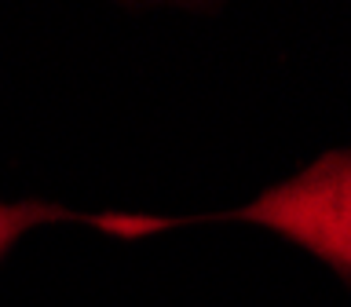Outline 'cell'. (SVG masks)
<instances>
[{
    "label": "cell",
    "mask_w": 351,
    "mask_h": 307,
    "mask_svg": "<svg viewBox=\"0 0 351 307\" xmlns=\"http://www.w3.org/2000/svg\"><path fill=\"white\" fill-rule=\"evenodd\" d=\"M208 219H238L278 230L318 256L351 289V150L322 154L315 164L263 191L245 208Z\"/></svg>",
    "instance_id": "obj_1"
},
{
    "label": "cell",
    "mask_w": 351,
    "mask_h": 307,
    "mask_svg": "<svg viewBox=\"0 0 351 307\" xmlns=\"http://www.w3.org/2000/svg\"><path fill=\"white\" fill-rule=\"evenodd\" d=\"M62 219H88L95 223V216H77L62 205H48V201H0V256L26 234V230L40 227V223H62Z\"/></svg>",
    "instance_id": "obj_2"
}]
</instances>
